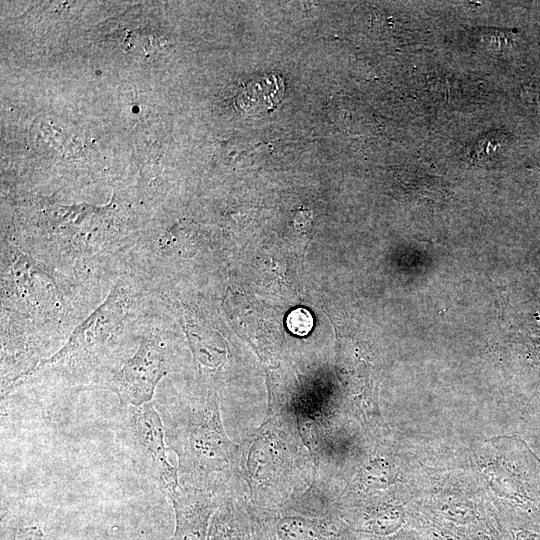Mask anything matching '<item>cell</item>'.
<instances>
[{
	"label": "cell",
	"instance_id": "cell-1",
	"mask_svg": "<svg viewBox=\"0 0 540 540\" xmlns=\"http://www.w3.org/2000/svg\"><path fill=\"white\" fill-rule=\"evenodd\" d=\"M157 411L167 446L178 457L180 487L219 496L231 474L234 449L223 431L217 403L194 400Z\"/></svg>",
	"mask_w": 540,
	"mask_h": 540
},
{
	"label": "cell",
	"instance_id": "cell-2",
	"mask_svg": "<svg viewBox=\"0 0 540 540\" xmlns=\"http://www.w3.org/2000/svg\"><path fill=\"white\" fill-rule=\"evenodd\" d=\"M123 316V301L115 288L107 300L73 331L59 351L49 359L40 361L24 376L46 369L74 368L77 363L89 359L95 348L106 343L116 332Z\"/></svg>",
	"mask_w": 540,
	"mask_h": 540
},
{
	"label": "cell",
	"instance_id": "cell-3",
	"mask_svg": "<svg viewBox=\"0 0 540 540\" xmlns=\"http://www.w3.org/2000/svg\"><path fill=\"white\" fill-rule=\"evenodd\" d=\"M126 420V438L144 457L161 492L170 498L179 488L178 472L169 463L162 419L149 402L131 407Z\"/></svg>",
	"mask_w": 540,
	"mask_h": 540
},
{
	"label": "cell",
	"instance_id": "cell-4",
	"mask_svg": "<svg viewBox=\"0 0 540 540\" xmlns=\"http://www.w3.org/2000/svg\"><path fill=\"white\" fill-rule=\"evenodd\" d=\"M166 374L164 347L157 338H146L113 375L107 387L116 394L121 405L138 407L151 401L158 382Z\"/></svg>",
	"mask_w": 540,
	"mask_h": 540
},
{
	"label": "cell",
	"instance_id": "cell-5",
	"mask_svg": "<svg viewBox=\"0 0 540 540\" xmlns=\"http://www.w3.org/2000/svg\"><path fill=\"white\" fill-rule=\"evenodd\" d=\"M175 514L172 540H207L217 499L206 492L179 487L169 498Z\"/></svg>",
	"mask_w": 540,
	"mask_h": 540
},
{
	"label": "cell",
	"instance_id": "cell-6",
	"mask_svg": "<svg viewBox=\"0 0 540 540\" xmlns=\"http://www.w3.org/2000/svg\"><path fill=\"white\" fill-rule=\"evenodd\" d=\"M283 81L270 74L248 82L237 95V106L245 112H260L275 105L282 97Z\"/></svg>",
	"mask_w": 540,
	"mask_h": 540
},
{
	"label": "cell",
	"instance_id": "cell-7",
	"mask_svg": "<svg viewBox=\"0 0 540 540\" xmlns=\"http://www.w3.org/2000/svg\"><path fill=\"white\" fill-rule=\"evenodd\" d=\"M286 325L293 334L305 336L313 328V317L307 309L297 308L287 316Z\"/></svg>",
	"mask_w": 540,
	"mask_h": 540
},
{
	"label": "cell",
	"instance_id": "cell-8",
	"mask_svg": "<svg viewBox=\"0 0 540 540\" xmlns=\"http://www.w3.org/2000/svg\"><path fill=\"white\" fill-rule=\"evenodd\" d=\"M1 540H46L42 531L34 526L7 528L1 533Z\"/></svg>",
	"mask_w": 540,
	"mask_h": 540
}]
</instances>
